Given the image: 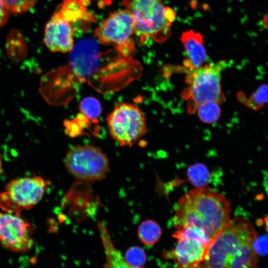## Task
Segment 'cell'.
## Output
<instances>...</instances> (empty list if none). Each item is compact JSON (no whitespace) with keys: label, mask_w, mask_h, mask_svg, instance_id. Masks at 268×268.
I'll list each match as a JSON object with an SVG mask.
<instances>
[{"label":"cell","mask_w":268,"mask_h":268,"mask_svg":"<svg viewBox=\"0 0 268 268\" xmlns=\"http://www.w3.org/2000/svg\"><path fill=\"white\" fill-rule=\"evenodd\" d=\"M198 117L204 123L216 122L221 115L219 103L214 101H206L199 104L196 109Z\"/></svg>","instance_id":"18"},{"label":"cell","mask_w":268,"mask_h":268,"mask_svg":"<svg viewBox=\"0 0 268 268\" xmlns=\"http://www.w3.org/2000/svg\"><path fill=\"white\" fill-rule=\"evenodd\" d=\"M80 113L88 119L95 120L100 116L102 108L99 101L94 97L83 99L79 104Z\"/></svg>","instance_id":"19"},{"label":"cell","mask_w":268,"mask_h":268,"mask_svg":"<svg viewBox=\"0 0 268 268\" xmlns=\"http://www.w3.org/2000/svg\"><path fill=\"white\" fill-rule=\"evenodd\" d=\"M100 5L104 6V5L107 4L108 0H99Z\"/></svg>","instance_id":"25"},{"label":"cell","mask_w":268,"mask_h":268,"mask_svg":"<svg viewBox=\"0 0 268 268\" xmlns=\"http://www.w3.org/2000/svg\"><path fill=\"white\" fill-rule=\"evenodd\" d=\"M257 237L250 221L241 216L233 218L207 248L203 268H257L254 242Z\"/></svg>","instance_id":"1"},{"label":"cell","mask_w":268,"mask_h":268,"mask_svg":"<svg viewBox=\"0 0 268 268\" xmlns=\"http://www.w3.org/2000/svg\"><path fill=\"white\" fill-rule=\"evenodd\" d=\"M19 214L0 212V244L6 250L22 253L34 246L33 229Z\"/></svg>","instance_id":"9"},{"label":"cell","mask_w":268,"mask_h":268,"mask_svg":"<svg viewBox=\"0 0 268 268\" xmlns=\"http://www.w3.org/2000/svg\"><path fill=\"white\" fill-rule=\"evenodd\" d=\"M237 97L239 101L246 106L257 111L268 103V85H260L248 97H246L242 92H239Z\"/></svg>","instance_id":"14"},{"label":"cell","mask_w":268,"mask_h":268,"mask_svg":"<svg viewBox=\"0 0 268 268\" xmlns=\"http://www.w3.org/2000/svg\"><path fill=\"white\" fill-rule=\"evenodd\" d=\"M226 62L220 61L208 63L189 71L186 81L187 87L183 92V98L188 102L189 112L196 111L197 106L204 102L214 101L221 103L225 98L221 89L222 70Z\"/></svg>","instance_id":"4"},{"label":"cell","mask_w":268,"mask_h":268,"mask_svg":"<svg viewBox=\"0 0 268 268\" xmlns=\"http://www.w3.org/2000/svg\"><path fill=\"white\" fill-rule=\"evenodd\" d=\"M123 3L134 17V34L141 43L149 39L162 42L170 36L176 12L163 0H124Z\"/></svg>","instance_id":"3"},{"label":"cell","mask_w":268,"mask_h":268,"mask_svg":"<svg viewBox=\"0 0 268 268\" xmlns=\"http://www.w3.org/2000/svg\"><path fill=\"white\" fill-rule=\"evenodd\" d=\"M107 122L110 135L120 146H131L146 132L142 113L128 103L117 104L108 115Z\"/></svg>","instance_id":"7"},{"label":"cell","mask_w":268,"mask_h":268,"mask_svg":"<svg viewBox=\"0 0 268 268\" xmlns=\"http://www.w3.org/2000/svg\"><path fill=\"white\" fill-rule=\"evenodd\" d=\"M207 248L199 241L191 239L178 240L168 255L179 268H199Z\"/></svg>","instance_id":"11"},{"label":"cell","mask_w":268,"mask_h":268,"mask_svg":"<svg viewBox=\"0 0 268 268\" xmlns=\"http://www.w3.org/2000/svg\"><path fill=\"white\" fill-rule=\"evenodd\" d=\"M230 212V203L223 195L206 187L196 188L179 199L173 225L176 229L198 226L213 240L229 223Z\"/></svg>","instance_id":"2"},{"label":"cell","mask_w":268,"mask_h":268,"mask_svg":"<svg viewBox=\"0 0 268 268\" xmlns=\"http://www.w3.org/2000/svg\"><path fill=\"white\" fill-rule=\"evenodd\" d=\"M180 41L184 48L186 59L184 65L187 70L202 67L207 60L206 51L201 33L189 30L182 33Z\"/></svg>","instance_id":"12"},{"label":"cell","mask_w":268,"mask_h":268,"mask_svg":"<svg viewBox=\"0 0 268 268\" xmlns=\"http://www.w3.org/2000/svg\"><path fill=\"white\" fill-rule=\"evenodd\" d=\"M265 220L266 224V229L267 231L268 232V216L266 217Z\"/></svg>","instance_id":"26"},{"label":"cell","mask_w":268,"mask_h":268,"mask_svg":"<svg viewBox=\"0 0 268 268\" xmlns=\"http://www.w3.org/2000/svg\"><path fill=\"white\" fill-rule=\"evenodd\" d=\"M98 227L105 255L103 268H144L133 266L127 262L114 246L109 232L104 223L98 222Z\"/></svg>","instance_id":"13"},{"label":"cell","mask_w":268,"mask_h":268,"mask_svg":"<svg viewBox=\"0 0 268 268\" xmlns=\"http://www.w3.org/2000/svg\"><path fill=\"white\" fill-rule=\"evenodd\" d=\"M49 185L48 180L39 176L13 179L0 194V207L16 213L30 209L42 200Z\"/></svg>","instance_id":"5"},{"label":"cell","mask_w":268,"mask_h":268,"mask_svg":"<svg viewBox=\"0 0 268 268\" xmlns=\"http://www.w3.org/2000/svg\"><path fill=\"white\" fill-rule=\"evenodd\" d=\"M125 258L131 265L139 267H142L147 260L144 250L137 246L130 248L126 252Z\"/></svg>","instance_id":"20"},{"label":"cell","mask_w":268,"mask_h":268,"mask_svg":"<svg viewBox=\"0 0 268 268\" xmlns=\"http://www.w3.org/2000/svg\"><path fill=\"white\" fill-rule=\"evenodd\" d=\"M134 17L126 8L111 13L95 30V36L101 44L114 45L124 56H129L134 51Z\"/></svg>","instance_id":"8"},{"label":"cell","mask_w":268,"mask_h":268,"mask_svg":"<svg viewBox=\"0 0 268 268\" xmlns=\"http://www.w3.org/2000/svg\"><path fill=\"white\" fill-rule=\"evenodd\" d=\"M68 172L76 179L96 181L109 171V160L100 148L91 145H75L68 151L65 160Z\"/></svg>","instance_id":"6"},{"label":"cell","mask_w":268,"mask_h":268,"mask_svg":"<svg viewBox=\"0 0 268 268\" xmlns=\"http://www.w3.org/2000/svg\"><path fill=\"white\" fill-rule=\"evenodd\" d=\"M9 11L0 0V27L6 22L9 15Z\"/></svg>","instance_id":"23"},{"label":"cell","mask_w":268,"mask_h":268,"mask_svg":"<svg viewBox=\"0 0 268 268\" xmlns=\"http://www.w3.org/2000/svg\"><path fill=\"white\" fill-rule=\"evenodd\" d=\"M187 177L190 182L196 188L204 187L210 179V174L207 167L201 163L190 166L187 170Z\"/></svg>","instance_id":"17"},{"label":"cell","mask_w":268,"mask_h":268,"mask_svg":"<svg viewBox=\"0 0 268 268\" xmlns=\"http://www.w3.org/2000/svg\"><path fill=\"white\" fill-rule=\"evenodd\" d=\"M262 24L264 28L268 31V12L263 17Z\"/></svg>","instance_id":"24"},{"label":"cell","mask_w":268,"mask_h":268,"mask_svg":"<svg viewBox=\"0 0 268 268\" xmlns=\"http://www.w3.org/2000/svg\"><path fill=\"white\" fill-rule=\"evenodd\" d=\"M74 24L58 9L46 25L44 41L49 50L67 53L73 48Z\"/></svg>","instance_id":"10"},{"label":"cell","mask_w":268,"mask_h":268,"mask_svg":"<svg viewBox=\"0 0 268 268\" xmlns=\"http://www.w3.org/2000/svg\"><path fill=\"white\" fill-rule=\"evenodd\" d=\"M162 233L159 224L152 220H146L139 225L137 234L142 243L147 245L156 243L160 239Z\"/></svg>","instance_id":"16"},{"label":"cell","mask_w":268,"mask_h":268,"mask_svg":"<svg viewBox=\"0 0 268 268\" xmlns=\"http://www.w3.org/2000/svg\"><path fill=\"white\" fill-rule=\"evenodd\" d=\"M254 248L256 252L262 253L268 251V237H257L254 242Z\"/></svg>","instance_id":"22"},{"label":"cell","mask_w":268,"mask_h":268,"mask_svg":"<svg viewBox=\"0 0 268 268\" xmlns=\"http://www.w3.org/2000/svg\"><path fill=\"white\" fill-rule=\"evenodd\" d=\"M172 236L178 240L186 239L197 240L207 248L213 241L202 229L193 225L177 228Z\"/></svg>","instance_id":"15"},{"label":"cell","mask_w":268,"mask_h":268,"mask_svg":"<svg viewBox=\"0 0 268 268\" xmlns=\"http://www.w3.org/2000/svg\"><path fill=\"white\" fill-rule=\"evenodd\" d=\"M37 0H1L10 12L22 13L31 8Z\"/></svg>","instance_id":"21"}]
</instances>
